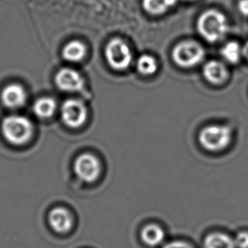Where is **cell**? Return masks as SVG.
I'll return each instance as SVG.
<instances>
[{
	"mask_svg": "<svg viewBox=\"0 0 248 248\" xmlns=\"http://www.w3.org/2000/svg\"><path fill=\"white\" fill-rule=\"evenodd\" d=\"M197 28L204 40L215 44L226 36L230 27L224 14L217 10H208L198 18Z\"/></svg>",
	"mask_w": 248,
	"mask_h": 248,
	"instance_id": "6da1fadb",
	"label": "cell"
},
{
	"mask_svg": "<svg viewBox=\"0 0 248 248\" xmlns=\"http://www.w3.org/2000/svg\"><path fill=\"white\" fill-rule=\"evenodd\" d=\"M1 129L7 141L15 145L27 143L33 134V125L30 120L16 114L4 118Z\"/></svg>",
	"mask_w": 248,
	"mask_h": 248,
	"instance_id": "7a4b0ae2",
	"label": "cell"
},
{
	"mask_svg": "<svg viewBox=\"0 0 248 248\" xmlns=\"http://www.w3.org/2000/svg\"><path fill=\"white\" fill-rule=\"evenodd\" d=\"M232 138V129L227 125L210 124L200 131L198 140L206 150L218 152L230 144Z\"/></svg>",
	"mask_w": 248,
	"mask_h": 248,
	"instance_id": "3957f363",
	"label": "cell"
},
{
	"mask_svg": "<svg viewBox=\"0 0 248 248\" xmlns=\"http://www.w3.org/2000/svg\"><path fill=\"white\" fill-rule=\"evenodd\" d=\"M205 51L194 41H184L178 44L172 51L175 64L183 68L194 67L204 59Z\"/></svg>",
	"mask_w": 248,
	"mask_h": 248,
	"instance_id": "277c9868",
	"label": "cell"
},
{
	"mask_svg": "<svg viewBox=\"0 0 248 248\" xmlns=\"http://www.w3.org/2000/svg\"><path fill=\"white\" fill-rule=\"evenodd\" d=\"M104 54L108 65L115 71H124L132 61L131 48L120 38H114L108 43Z\"/></svg>",
	"mask_w": 248,
	"mask_h": 248,
	"instance_id": "5b68a950",
	"label": "cell"
},
{
	"mask_svg": "<svg viewBox=\"0 0 248 248\" xmlns=\"http://www.w3.org/2000/svg\"><path fill=\"white\" fill-rule=\"evenodd\" d=\"M61 118L69 127H80L87 121V107L83 102L79 99H67L64 101L61 107Z\"/></svg>",
	"mask_w": 248,
	"mask_h": 248,
	"instance_id": "8992f818",
	"label": "cell"
},
{
	"mask_svg": "<svg viewBox=\"0 0 248 248\" xmlns=\"http://www.w3.org/2000/svg\"><path fill=\"white\" fill-rule=\"evenodd\" d=\"M75 173L81 181L92 183L101 173V164L94 155L83 154L78 156L74 164Z\"/></svg>",
	"mask_w": 248,
	"mask_h": 248,
	"instance_id": "52a82bcc",
	"label": "cell"
},
{
	"mask_svg": "<svg viewBox=\"0 0 248 248\" xmlns=\"http://www.w3.org/2000/svg\"><path fill=\"white\" fill-rule=\"evenodd\" d=\"M54 81L59 89L67 93L80 92L85 84L82 76L71 68L61 69L55 75Z\"/></svg>",
	"mask_w": 248,
	"mask_h": 248,
	"instance_id": "ba28073f",
	"label": "cell"
},
{
	"mask_svg": "<svg viewBox=\"0 0 248 248\" xmlns=\"http://www.w3.org/2000/svg\"><path fill=\"white\" fill-rule=\"evenodd\" d=\"M27 98V92L19 84H10L3 88L1 93V99L3 104L13 109L22 107Z\"/></svg>",
	"mask_w": 248,
	"mask_h": 248,
	"instance_id": "9c48e42d",
	"label": "cell"
},
{
	"mask_svg": "<svg viewBox=\"0 0 248 248\" xmlns=\"http://www.w3.org/2000/svg\"><path fill=\"white\" fill-rule=\"evenodd\" d=\"M48 223L54 232L64 234L72 227L73 220L70 212L61 207L54 208L48 215Z\"/></svg>",
	"mask_w": 248,
	"mask_h": 248,
	"instance_id": "30bf717a",
	"label": "cell"
},
{
	"mask_svg": "<svg viewBox=\"0 0 248 248\" xmlns=\"http://www.w3.org/2000/svg\"><path fill=\"white\" fill-rule=\"evenodd\" d=\"M205 79L214 85H221L228 78V71L225 64L217 61H208L202 70Z\"/></svg>",
	"mask_w": 248,
	"mask_h": 248,
	"instance_id": "8fae6325",
	"label": "cell"
},
{
	"mask_svg": "<svg viewBox=\"0 0 248 248\" xmlns=\"http://www.w3.org/2000/svg\"><path fill=\"white\" fill-rule=\"evenodd\" d=\"M87 54V47L80 41L73 40L64 45L62 50V56L65 61L77 63L83 60Z\"/></svg>",
	"mask_w": 248,
	"mask_h": 248,
	"instance_id": "7c38bea8",
	"label": "cell"
},
{
	"mask_svg": "<svg viewBox=\"0 0 248 248\" xmlns=\"http://www.w3.org/2000/svg\"><path fill=\"white\" fill-rule=\"evenodd\" d=\"M56 108V101L50 97H41L33 104L34 114L41 119H47L53 116Z\"/></svg>",
	"mask_w": 248,
	"mask_h": 248,
	"instance_id": "4fadbf2b",
	"label": "cell"
},
{
	"mask_svg": "<svg viewBox=\"0 0 248 248\" xmlns=\"http://www.w3.org/2000/svg\"><path fill=\"white\" fill-rule=\"evenodd\" d=\"M177 3V0H142L145 11L152 16H161L170 10Z\"/></svg>",
	"mask_w": 248,
	"mask_h": 248,
	"instance_id": "5bb4252c",
	"label": "cell"
},
{
	"mask_svg": "<svg viewBox=\"0 0 248 248\" xmlns=\"http://www.w3.org/2000/svg\"><path fill=\"white\" fill-rule=\"evenodd\" d=\"M165 232L161 227L157 225H147L141 232V239L148 246L155 247L163 242Z\"/></svg>",
	"mask_w": 248,
	"mask_h": 248,
	"instance_id": "9a60e30c",
	"label": "cell"
},
{
	"mask_svg": "<svg viewBox=\"0 0 248 248\" xmlns=\"http://www.w3.org/2000/svg\"><path fill=\"white\" fill-rule=\"evenodd\" d=\"M205 248H235L234 240L224 233H212L206 236Z\"/></svg>",
	"mask_w": 248,
	"mask_h": 248,
	"instance_id": "2e32d148",
	"label": "cell"
},
{
	"mask_svg": "<svg viewBox=\"0 0 248 248\" xmlns=\"http://www.w3.org/2000/svg\"><path fill=\"white\" fill-rule=\"evenodd\" d=\"M222 57L231 64H236L242 55V47L237 42L232 41L225 44L220 51Z\"/></svg>",
	"mask_w": 248,
	"mask_h": 248,
	"instance_id": "e0dca14e",
	"label": "cell"
},
{
	"mask_svg": "<svg viewBox=\"0 0 248 248\" xmlns=\"http://www.w3.org/2000/svg\"><path fill=\"white\" fill-rule=\"evenodd\" d=\"M137 68L139 73L143 76H152L158 70V62L154 56L149 54H143L138 58Z\"/></svg>",
	"mask_w": 248,
	"mask_h": 248,
	"instance_id": "ac0fdd59",
	"label": "cell"
},
{
	"mask_svg": "<svg viewBox=\"0 0 248 248\" xmlns=\"http://www.w3.org/2000/svg\"><path fill=\"white\" fill-rule=\"evenodd\" d=\"M233 240L235 248H248V232H240Z\"/></svg>",
	"mask_w": 248,
	"mask_h": 248,
	"instance_id": "d6986e66",
	"label": "cell"
},
{
	"mask_svg": "<svg viewBox=\"0 0 248 248\" xmlns=\"http://www.w3.org/2000/svg\"><path fill=\"white\" fill-rule=\"evenodd\" d=\"M237 8L242 16H248V0H239Z\"/></svg>",
	"mask_w": 248,
	"mask_h": 248,
	"instance_id": "ffe728a7",
	"label": "cell"
},
{
	"mask_svg": "<svg viewBox=\"0 0 248 248\" xmlns=\"http://www.w3.org/2000/svg\"><path fill=\"white\" fill-rule=\"evenodd\" d=\"M164 248H191L187 243L183 242H173L169 243Z\"/></svg>",
	"mask_w": 248,
	"mask_h": 248,
	"instance_id": "44dd1931",
	"label": "cell"
},
{
	"mask_svg": "<svg viewBox=\"0 0 248 248\" xmlns=\"http://www.w3.org/2000/svg\"><path fill=\"white\" fill-rule=\"evenodd\" d=\"M242 55H243L248 61V41L246 43L244 47H242Z\"/></svg>",
	"mask_w": 248,
	"mask_h": 248,
	"instance_id": "7402d4cb",
	"label": "cell"
},
{
	"mask_svg": "<svg viewBox=\"0 0 248 248\" xmlns=\"http://www.w3.org/2000/svg\"><path fill=\"white\" fill-rule=\"evenodd\" d=\"M186 1H194V0H186Z\"/></svg>",
	"mask_w": 248,
	"mask_h": 248,
	"instance_id": "603a6c76",
	"label": "cell"
}]
</instances>
